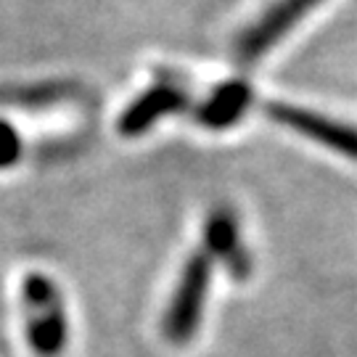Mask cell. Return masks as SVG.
Instances as JSON below:
<instances>
[{"label": "cell", "mask_w": 357, "mask_h": 357, "mask_svg": "<svg viewBox=\"0 0 357 357\" xmlns=\"http://www.w3.org/2000/svg\"><path fill=\"white\" fill-rule=\"evenodd\" d=\"M24 299H26V339L29 347L40 357L61 355L66 344V315L59 291L53 289L51 278L45 275H29L24 281Z\"/></svg>", "instance_id": "1"}, {"label": "cell", "mask_w": 357, "mask_h": 357, "mask_svg": "<svg viewBox=\"0 0 357 357\" xmlns=\"http://www.w3.org/2000/svg\"><path fill=\"white\" fill-rule=\"evenodd\" d=\"M209 268H212V259L206 252H196L188 257L175 296H172V305L167 307L165 320H162V331H165L167 342L185 344L193 333L199 331L206 289H209Z\"/></svg>", "instance_id": "2"}, {"label": "cell", "mask_w": 357, "mask_h": 357, "mask_svg": "<svg viewBox=\"0 0 357 357\" xmlns=\"http://www.w3.org/2000/svg\"><path fill=\"white\" fill-rule=\"evenodd\" d=\"M318 3L320 0H275L268 11L262 13L255 24L249 26L241 38H238V48H236L238 59L246 61V64L262 59V56H265L278 40L286 38L294 29V24L302 22Z\"/></svg>", "instance_id": "3"}, {"label": "cell", "mask_w": 357, "mask_h": 357, "mask_svg": "<svg viewBox=\"0 0 357 357\" xmlns=\"http://www.w3.org/2000/svg\"><path fill=\"white\" fill-rule=\"evenodd\" d=\"M268 114L273 119L283 122L286 128L302 132L305 138L320 143L331 151L342 153L347 159H355L357 162V130L342 122H333L326 116H318L307 109H296V106H286V103H270Z\"/></svg>", "instance_id": "4"}, {"label": "cell", "mask_w": 357, "mask_h": 357, "mask_svg": "<svg viewBox=\"0 0 357 357\" xmlns=\"http://www.w3.org/2000/svg\"><path fill=\"white\" fill-rule=\"evenodd\" d=\"M185 106V93L172 85H159V88L143 93L138 101L130 106L119 119V132L122 135H141L151 128L153 122H159L165 114H175Z\"/></svg>", "instance_id": "5"}, {"label": "cell", "mask_w": 357, "mask_h": 357, "mask_svg": "<svg viewBox=\"0 0 357 357\" xmlns=\"http://www.w3.org/2000/svg\"><path fill=\"white\" fill-rule=\"evenodd\" d=\"M204 238H206V255H215L222 262H228L233 275L243 278L249 273V257L241 249L238 225H236V220H233L230 212H225V209L212 212V217L206 220Z\"/></svg>", "instance_id": "6"}, {"label": "cell", "mask_w": 357, "mask_h": 357, "mask_svg": "<svg viewBox=\"0 0 357 357\" xmlns=\"http://www.w3.org/2000/svg\"><path fill=\"white\" fill-rule=\"evenodd\" d=\"M249 101H252V88L246 82H228V85H222L220 90L212 93V98L199 109L196 116L204 128H230L233 122H238L243 116Z\"/></svg>", "instance_id": "7"}, {"label": "cell", "mask_w": 357, "mask_h": 357, "mask_svg": "<svg viewBox=\"0 0 357 357\" xmlns=\"http://www.w3.org/2000/svg\"><path fill=\"white\" fill-rule=\"evenodd\" d=\"M22 156V138L8 122H0V167H11Z\"/></svg>", "instance_id": "8"}]
</instances>
